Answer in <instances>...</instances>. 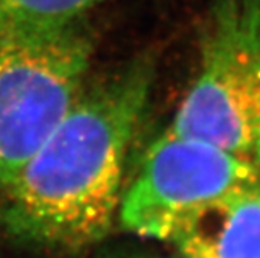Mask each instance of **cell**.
<instances>
[{"mask_svg": "<svg viewBox=\"0 0 260 258\" xmlns=\"http://www.w3.org/2000/svg\"><path fill=\"white\" fill-rule=\"evenodd\" d=\"M156 80L151 53L83 89L77 101L0 195V223L27 246L80 252L114 226L126 156Z\"/></svg>", "mask_w": 260, "mask_h": 258, "instance_id": "6da1fadb", "label": "cell"}, {"mask_svg": "<svg viewBox=\"0 0 260 258\" xmlns=\"http://www.w3.org/2000/svg\"><path fill=\"white\" fill-rule=\"evenodd\" d=\"M92 56L81 17L0 20V195L80 97Z\"/></svg>", "mask_w": 260, "mask_h": 258, "instance_id": "7a4b0ae2", "label": "cell"}, {"mask_svg": "<svg viewBox=\"0 0 260 258\" xmlns=\"http://www.w3.org/2000/svg\"><path fill=\"white\" fill-rule=\"evenodd\" d=\"M200 67L169 129L252 157L260 128V0H212Z\"/></svg>", "mask_w": 260, "mask_h": 258, "instance_id": "3957f363", "label": "cell"}, {"mask_svg": "<svg viewBox=\"0 0 260 258\" xmlns=\"http://www.w3.org/2000/svg\"><path fill=\"white\" fill-rule=\"evenodd\" d=\"M258 177L252 157L167 129L148 146L123 190L117 219L136 237L167 243L198 210Z\"/></svg>", "mask_w": 260, "mask_h": 258, "instance_id": "277c9868", "label": "cell"}, {"mask_svg": "<svg viewBox=\"0 0 260 258\" xmlns=\"http://www.w3.org/2000/svg\"><path fill=\"white\" fill-rule=\"evenodd\" d=\"M167 243L178 258H260V177L198 210Z\"/></svg>", "mask_w": 260, "mask_h": 258, "instance_id": "5b68a950", "label": "cell"}, {"mask_svg": "<svg viewBox=\"0 0 260 258\" xmlns=\"http://www.w3.org/2000/svg\"><path fill=\"white\" fill-rule=\"evenodd\" d=\"M105 0H0V20L20 23L67 22Z\"/></svg>", "mask_w": 260, "mask_h": 258, "instance_id": "8992f818", "label": "cell"}, {"mask_svg": "<svg viewBox=\"0 0 260 258\" xmlns=\"http://www.w3.org/2000/svg\"><path fill=\"white\" fill-rule=\"evenodd\" d=\"M108 258H164V256L148 252H120V253H114Z\"/></svg>", "mask_w": 260, "mask_h": 258, "instance_id": "52a82bcc", "label": "cell"}, {"mask_svg": "<svg viewBox=\"0 0 260 258\" xmlns=\"http://www.w3.org/2000/svg\"><path fill=\"white\" fill-rule=\"evenodd\" d=\"M252 160L255 162V165L260 170V128L257 131V137H255V142H254V150H252Z\"/></svg>", "mask_w": 260, "mask_h": 258, "instance_id": "ba28073f", "label": "cell"}]
</instances>
